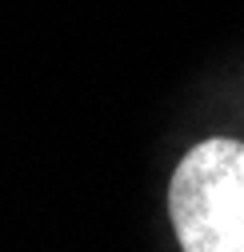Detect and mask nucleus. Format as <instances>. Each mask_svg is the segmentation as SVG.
Returning a JSON list of instances; mask_svg holds the SVG:
<instances>
[{
  "instance_id": "f257e3e1",
  "label": "nucleus",
  "mask_w": 244,
  "mask_h": 252,
  "mask_svg": "<svg viewBox=\"0 0 244 252\" xmlns=\"http://www.w3.org/2000/svg\"><path fill=\"white\" fill-rule=\"evenodd\" d=\"M168 212L184 252H244V140L196 144L172 172Z\"/></svg>"
}]
</instances>
